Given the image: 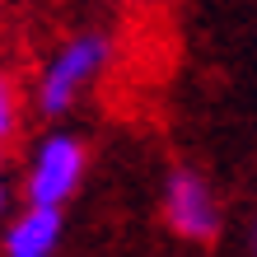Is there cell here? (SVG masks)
Listing matches in <instances>:
<instances>
[{"label": "cell", "mask_w": 257, "mask_h": 257, "mask_svg": "<svg viewBox=\"0 0 257 257\" xmlns=\"http://www.w3.org/2000/svg\"><path fill=\"white\" fill-rule=\"evenodd\" d=\"M108 61H112V42L108 38H98V33L70 38L47 61V70L38 80V112L42 117H61L66 108H75V98L108 70Z\"/></svg>", "instance_id": "6da1fadb"}, {"label": "cell", "mask_w": 257, "mask_h": 257, "mask_svg": "<svg viewBox=\"0 0 257 257\" xmlns=\"http://www.w3.org/2000/svg\"><path fill=\"white\" fill-rule=\"evenodd\" d=\"M164 220L178 238L187 243H210L220 234V201L210 183L192 169H178L169 178V192H164Z\"/></svg>", "instance_id": "7a4b0ae2"}, {"label": "cell", "mask_w": 257, "mask_h": 257, "mask_svg": "<svg viewBox=\"0 0 257 257\" xmlns=\"http://www.w3.org/2000/svg\"><path fill=\"white\" fill-rule=\"evenodd\" d=\"M80 173H84V145L75 136L42 141L33 169H28V206H61L80 187Z\"/></svg>", "instance_id": "3957f363"}, {"label": "cell", "mask_w": 257, "mask_h": 257, "mask_svg": "<svg viewBox=\"0 0 257 257\" xmlns=\"http://www.w3.org/2000/svg\"><path fill=\"white\" fill-rule=\"evenodd\" d=\"M61 243V206H28L5 234L10 257H47Z\"/></svg>", "instance_id": "277c9868"}, {"label": "cell", "mask_w": 257, "mask_h": 257, "mask_svg": "<svg viewBox=\"0 0 257 257\" xmlns=\"http://www.w3.org/2000/svg\"><path fill=\"white\" fill-rule=\"evenodd\" d=\"M14 126H19V89H14V80L0 75V150L14 136Z\"/></svg>", "instance_id": "5b68a950"}, {"label": "cell", "mask_w": 257, "mask_h": 257, "mask_svg": "<svg viewBox=\"0 0 257 257\" xmlns=\"http://www.w3.org/2000/svg\"><path fill=\"white\" fill-rule=\"evenodd\" d=\"M0 206H5V187H0Z\"/></svg>", "instance_id": "8992f818"}]
</instances>
